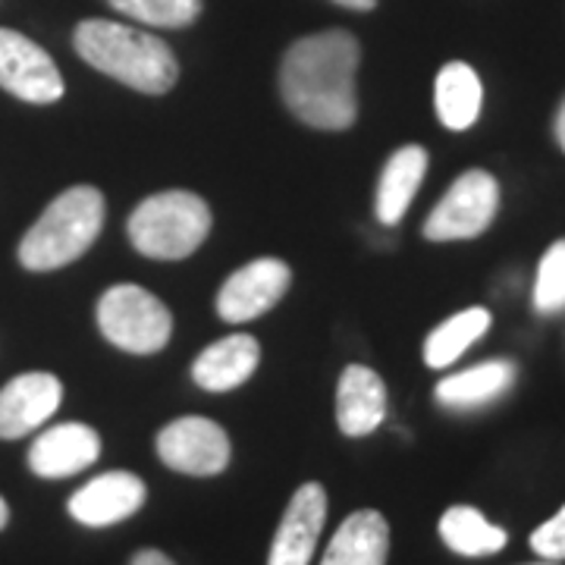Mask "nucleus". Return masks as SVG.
<instances>
[{
	"label": "nucleus",
	"mask_w": 565,
	"mask_h": 565,
	"mask_svg": "<svg viewBox=\"0 0 565 565\" xmlns=\"http://www.w3.org/2000/svg\"><path fill=\"white\" fill-rule=\"evenodd\" d=\"M362 47L343 29L299 39L282 57L280 92L289 110L315 129H349L359 114L355 73Z\"/></svg>",
	"instance_id": "obj_1"
},
{
	"label": "nucleus",
	"mask_w": 565,
	"mask_h": 565,
	"mask_svg": "<svg viewBox=\"0 0 565 565\" xmlns=\"http://www.w3.org/2000/svg\"><path fill=\"white\" fill-rule=\"evenodd\" d=\"M73 44L82 61L145 95L170 92L180 76V66H177L173 51L167 47V41L132 25H122V22H79Z\"/></svg>",
	"instance_id": "obj_2"
},
{
	"label": "nucleus",
	"mask_w": 565,
	"mask_h": 565,
	"mask_svg": "<svg viewBox=\"0 0 565 565\" xmlns=\"http://www.w3.org/2000/svg\"><path fill=\"white\" fill-rule=\"evenodd\" d=\"M104 226V195L95 185H73L22 236L20 262L29 270H57L82 258Z\"/></svg>",
	"instance_id": "obj_3"
},
{
	"label": "nucleus",
	"mask_w": 565,
	"mask_h": 565,
	"mask_svg": "<svg viewBox=\"0 0 565 565\" xmlns=\"http://www.w3.org/2000/svg\"><path fill=\"white\" fill-rule=\"evenodd\" d=\"M211 233V207L195 192H158L132 211L129 243L145 258L180 262L189 258Z\"/></svg>",
	"instance_id": "obj_4"
},
{
	"label": "nucleus",
	"mask_w": 565,
	"mask_h": 565,
	"mask_svg": "<svg viewBox=\"0 0 565 565\" xmlns=\"http://www.w3.org/2000/svg\"><path fill=\"white\" fill-rule=\"evenodd\" d=\"M98 327L114 345L132 355H151L170 343L173 318L167 305L136 282L110 286L98 302Z\"/></svg>",
	"instance_id": "obj_5"
},
{
	"label": "nucleus",
	"mask_w": 565,
	"mask_h": 565,
	"mask_svg": "<svg viewBox=\"0 0 565 565\" xmlns=\"http://www.w3.org/2000/svg\"><path fill=\"white\" fill-rule=\"evenodd\" d=\"M500 207V185L484 170H468L449 185L440 204L430 211L424 223V236L430 243H456L475 239L497 217Z\"/></svg>",
	"instance_id": "obj_6"
},
{
	"label": "nucleus",
	"mask_w": 565,
	"mask_h": 565,
	"mask_svg": "<svg viewBox=\"0 0 565 565\" xmlns=\"http://www.w3.org/2000/svg\"><path fill=\"white\" fill-rule=\"evenodd\" d=\"M0 88L29 104L63 98V76L51 54L13 29H0Z\"/></svg>",
	"instance_id": "obj_7"
},
{
	"label": "nucleus",
	"mask_w": 565,
	"mask_h": 565,
	"mask_svg": "<svg viewBox=\"0 0 565 565\" xmlns=\"http://www.w3.org/2000/svg\"><path fill=\"white\" fill-rule=\"evenodd\" d=\"M158 456L163 465L182 475H195V478L221 475L230 465V437L217 422L189 415L167 424L158 434Z\"/></svg>",
	"instance_id": "obj_8"
},
{
	"label": "nucleus",
	"mask_w": 565,
	"mask_h": 565,
	"mask_svg": "<svg viewBox=\"0 0 565 565\" xmlns=\"http://www.w3.org/2000/svg\"><path fill=\"white\" fill-rule=\"evenodd\" d=\"M289 280L292 274L280 258H255L223 282L217 292V315L226 323L255 321L280 302Z\"/></svg>",
	"instance_id": "obj_9"
},
{
	"label": "nucleus",
	"mask_w": 565,
	"mask_h": 565,
	"mask_svg": "<svg viewBox=\"0 0 565 565\" xmlns=\"http://www.w3.org/2000/svg\"><path fill=\"white\" fill-rule=\"evenodd\" d=\"M63 403V384L54 374H20L0 390V440H20L39 430Z\"/></svg>",
	"instance_id": "obj_10"
},
{
	"label": "nucleus",
	"mask_w": 565,
	"mask_h": 565,
	"mask_svg": "<svg viewBox=\"0 0 565 565\" xmlns=\"http://www.w3.org/2000/svg\"><path fill=\"white\" fill-rule=\"evenodd\" d=\"M327 519V493L321 484H302L289 500L267 565H308Z\"/></svg>",
	"instance_id": "obj_11"
},
{
	"label": "nucleus",
	"mask_w": 565,
	"mask_h": 565,
	"mask_svg": "<svg viewBox=\"0 0 565 565\" xmlns=\"http://www.w3.org/2000/svg\"><path fill=\"white\" fill-rule=\"evenodd\" d=\"M145 484L129 471H107L102 478L88 481L73 493L70 515L88 527L117 525L122 519L136 515L145 503Z\"/></svg>",
	"instance_id": "obj_12"
},
{
	"label": "nucleus",
	"mask_w": 565,
	"mask_h": 565,
	"mask_svg": "<svg viewBox=\"0 0 565 565\" xmlns=\"http://www.w3.org/2000/svg\"><path fill=\"white\" fill-rule=\"evenodd\" d=\"M102 456V437L88 424H57L44 430L29 449V468L39 478H70Z\"/></svg>",
	"instance_id": "obj_13"
},
{
	"label": "nucleus",
	"mask_w": 565,
	"mask_h": 565,
	"mask_svg": "<svg viewBox=\"0 0 565 565\" xmlns=\"http://www.w3.org/2000/svg\"><path fill=\"white\" fill-rule=\"evenodd\" d=\"M386 415V386L364 364H349L337 390V422L345 437H367Z\"/></svg>",
	"instance_id": "obj_14"
},
{
	"label": "nucleus",
	"mask_w": 565,
	"mask_h": 565,
	"mask_svg": "<svg viewBox=\"0 0 565 565\" xmlns=\"http://www.w3.org/2000/svg\"><path fill=\"white\" fill-rule=\"evenodd\" d=\"M262 362V345L248 333H233L226 340L207 345L202 355L192 364V377L202 390L211 393H226L243 386Z\"/></svg>",
	"instance_id": "obj_15"
},
{
	"label": "nucleus",
	"mask_w": 565,
	"mask_h": 565,
	"mask_svg": "<svg viewBox=\"0 0 565 565\" xmlns=\"http://www.w3.org/2000/svg\"><path fill=\"white\" fill-rule=\"evenodd\" d=\"M390 525L377 509H359L345 519L323 553L321 565H386Z\"/></svg>",
	"instance_id": "obj_16"
},
{
	"label": "nucleus",
	"mask_w": 565,
	"mask_h": 565,
	"mask_svg": "<svg viewBox=\"0 0 565 565\" xmlns=\"http://www.w3.org/2000/svg\"><path fill=\"white\" fill-rule=\"evenodd\" d=\"M424 173H427V151L418 145H405L386 161L377 182V221L386 226L403 221L408 204L422 189Z\"/></svg>",
	"instance_id": "obj_17"
},
{
	"label": "nucleus",
	"mask_w": 565,
	"mask_h": 565,
	"mask_svg": "<svg viewBox=\"0 0 565 565\" xmlns=\"http://www.w3.org/2000/svg\"><path fill=\"white\" fill-rule=\"evenodd\" d=\"M434 102H437V117L446 129L462 132L475 126L484 102V88L478 73L468 63H446L434 85Z\"/></svg>",
	"instance_id": "obj_18"
},
{
	"label": "nucleus",
	"mask_w": 565,
	"mask_h": 565,
	"mask_svg": "<svg viewBox=\"0 0 565 565\" xmlns=\"http://www.w3.org/2000/svg\"><path fill=\"white\" fill-rule=\"evenodd\" d=\"M512 381H515V364L493 359V362L475 364L462 374L446 377L444 384L437 386V399L449 408H471V405H484L503 396Z\"/></svg>",
	"instance_id": "obj_19"
},
{
	"label": "nucleus",
	"mask_w": 565,
	"mask_h": 565,
	"mask_svg": "<svg viewBox=\"0 0 565 565\" xmlns=\"http://www.w3.org/2000/svg\"><path fill=\"white\" fill-rule=\"evenodd\" d=\"M440 537L459 556H490V553H500L509 541L503 527L490 525L471 505L446 509V515L440 519Z\"/></svg>",
	"instance_id": "obj_20"
},
{
	"label": "nucleus",
	"mask_w": 565,
	"mask_h": 565,
	"mask_svg": "<svg viewBox=\"0 0 565 565\" xmlns=\"http://www.w3.org/2000/svg\"><path fill=\"white\" fill-rule=\"evenodd\" d=\"M490 327V311L487 308H465L462 315L440 323L427 343H424V362L430 367H446L452 364L471 343H478Z\"/></svg>",
	"instance_id": "obj_21"
},
{
	"label": "nucleus",
	"mask_w": 565,
	"mask_h": 565,
	"mask_svg": "<svg viewBox=\"0 0 565 565\" xmlns=\"http://www.w3.org/2000/svg\"><path fill=\"white\" fill-rule=\"evenodd\" d=\"M129 20L158 25V29H182L192 25L202 13V0H107Z\"/></svg>",
	"instance_id": "obj_22"
},
{
	"label": "nucleus",
	"mask_w": 565,
	"mask_h": 565,
	"mask_svg": "<svg viewBox=\"0 0 565 565\" xmlns=\"http://www.w3.org/2000/svg\"><path fill=\"white\" fill-rule=\"evenodd\" d=\"M534 305L544 315L565 308V239L553 245L541 262L534 282Z\"/></svg>",
	"instance_id": "obj_23"
},
{
	"label": "nucleus",
	"mask_w": 565,
	"mask_h": 565,
	"mask_svg": "<svg viewBox=\"0 0 565 565\" xmlns=\"http://www.w3.org/2000/svg\"><path fill=\"white\" fill-rule=\"evenodd\" d=\"M531 546L541 559H550V563L565 559V505L531 534Z\"/></svg>",
	"instance_id": "obj_24"
},
{
	"label": "nucleus",
	"mask_w": 565,
	"mask_h": 565,
	"mask_svg": "<svg viewBox=\"0 0 565 565\" xmlns=\"http://www.w3.org/2000/svg\"><path fill=\"white\" fill-rule=\"evenodd\" d=\"M129 565H173V559H170V556H163V553H158V550H141V553L132 556V563Z\"/></svg>",
	"instance_id": "obj_25"
},
{
	"label": "nucleus",
	"mask_w": 565,
	"mask_h": 565,
	"mask_svg": "<svg viewBox=\"0 0 565 565\" xmlns=\"http://www.w3.org/2000/svg\"><path fill=\"white\" fill-rule=\"evenodd\" d=\"M333 3H340L345 10H359V13H367V10L377 7V0H333Z\"/></svg>",
	"instance_id": "obj_26"
},
{
	"label": "nucleus",
	"mask_w": 565,
	"mask_h": 565,
	"mask_svg": "<svg viewBox=\"0 0 565 565\" xmlns=\"http://www.w3.org/2000/svg\"><path fill=\"white\" fill-rule=\"evenodd\" d=\"M556 139L565 141V102L559 107V114H556Z\"/></svg>",
	"instance_id": "obj_27"
},
{
	"label": "nucleus",
	"mask_w": 565,
	"mask_h": 565,
	"mask_svg": "<svg viewBox=\"0 0 565 565\" xmlns=\"http://www.w3.org/2000/svg\"><path fill=\"white\" fill-rule=\"evenodd\" d=\"M7 522H10V505H7V500L0 497V531L7 527Z\"/></svg>",
	"instance_id": "obj_28"
},
{
	"label": "nucleus",
	"mask_w": 565,
	"mask_h": 565,
	"mask_svg": "<svg viewBox=\"0 0 565 565\" xmlns=\"http://www.w3.org/2000/svg\"><path fill=\"white\" fill-rule=\"evenodd\" d=\"M537 565H553V563H537Z\"/></svg>",
	"instance_id": "obj_29"
},
{
	"label": "nucleus",
	"mask_w": 565,
	"mask_h": 565,
	"mask_svg": "<svg viewBox=\"0 0 565 565\" xmlns=\"http://www.w3.org/2000/svg\"><path fill=\"white\" fill-rule=\"evenodd\" d=\"M563 148H565V141H563Z\"/></svg>",
	"instance_id": "obj_30"
}]
</instances>
